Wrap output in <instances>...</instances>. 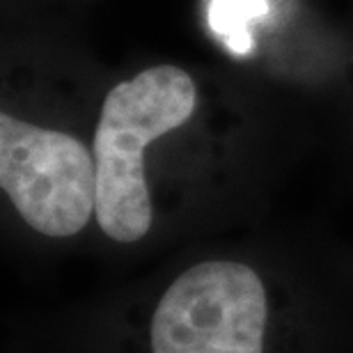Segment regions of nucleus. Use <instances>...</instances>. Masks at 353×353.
Wrapping results in <instances>:
<instances>
[{
  "mask_svg": "<svg viewBox=\"0 0 353 353\" xmlns=\"http://www.w3.org/2000/svg\"><path fill=\"white\" fill-rule=\"evenodd\" d=\"M0 188L28 243L69 248L97 228L92 140L0 112Z\"/></svg>",
  "mask_w": 353,
  "mask_h": 353,
  "instance_id": "nucleus-3",
  "label": "nucleus"
},
{
  "mask_svg": "<svg viewBox=\"0 0 353 353\" xmlns=\"http://www.w3.org/2000/svg\"><path fill=\"white\" fill-rule=\"evenodd\" d=\"M266 14V0H211L209 23L236 55L250 53V23Z\"/></svg>",
  "mask_w": 353,
  "mask_h": 353,
  "instance_id": "nucleus-4",
  "label": "nucleus"
},
{
  "mask_svg": "<svg viewBox=\"0 0 353 353\" xmlns=\"http://www.w3.org/2000/svg\"><path fill=\"white\" fill-rule=\"evenodd\" d=\"M30 353H353V255L245 239L41 314Z\"/></svg>",
  "mask_w": 353,
  "mask_h": 353,
  "instance_id": "nucleus-1",
  "label": "nucleus"
},
{
  "mask_svg": "<svg viewBox=\"0 0 353 353\" xmlns=\"http://www.w3.org/2000/svg\"><path fill=\"white\" fill-rule=\"evenodd\" d=\"M197 101L195 81L174 65L145 69L103 97L92 129L94 241L110 262H140L154 252V207L143 159L150 143L195 119Z\"/></svg>",
  "mask_w": 353,
  "mask_h": 353,
  "instance_id": "nucleus-2",
  "label": "nucleus"
}]
</instances>
